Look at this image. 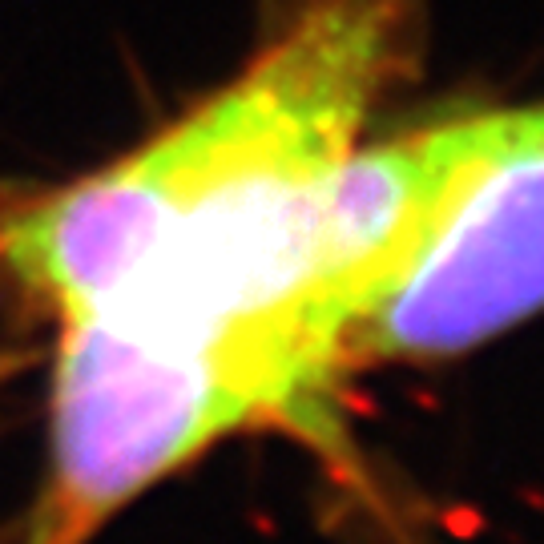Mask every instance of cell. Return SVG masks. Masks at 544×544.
<instances>
[{
    "label": "cell",
    "mask_w": 544,
    "mask_h": 544,
    "mask_svg": "<svg viewBox=\"0 0 544 544\" xmlns=\"http://www.w3.org/2000/svg\"><path fill=\"white\" fill-rule=\"evenodd\" d=\"M407 37V0H311L198 109L202 162L170 230L93 311L178 339L279 351L335 395L339 375L303 335V303L331 178L399 73Z\"/></svg>",
    "instance_id": "cell-1"
},
{
    "label": "cell",
    "mask_w": 544,
    "mask_h": 544,
    "mask_svg": "<svg viewBox=\"0 0 544 544\" xmlns=\"http://www.w3.org/2000/svg\"><path fill=\"white\" fill-rule=\"evenodd\" d=\"M335 444V395L295 359L150 331L113 311L61 323L53 496L41 544H77L142 488L242 428Z\"/></svg>",
    "instance_id": "cell-2"
},
{
    "label": "cell",
    "mask_w": 544,
    "mask_h": 544,
    "mask_svg": "<svg viewBox=\"0 0 544 544\" xmlns=\"http://www.w3.org/2000/svg\"><path fill=\"white\" fill-rule=\"evenodd\" d=\"M544 158V101L492 109L351 150L331 178L303 335L343 379V327L412 266L440 226L500 170Z\"/></svg>",
    "instance_id": "cell-3"
},
{
    "label": "cell",
    "mask_w": 544,
    "mask_h": 544,
    "mask_svg": "<svg viewBox=\"0 0 544 544\" xmlns=\"http://www.w3.org/2000/svg\"><path fill=\"white\" fill-rule=\"evenodd\" d=\"M544 307V158L488 178L339 335L343 375L452 359Z\"/></svg>",
    "instance_id": "cell-4"
}]
</instances>
